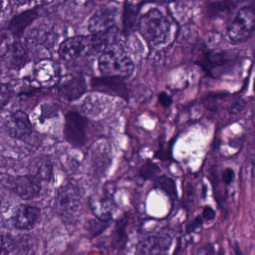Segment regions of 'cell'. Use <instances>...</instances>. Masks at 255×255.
Segmentation results:
<instances>
[{"label": "cell", "mask_w": 255, "mask_h": 255, "mask_svg": "<svg viewBox=\"0 0 255 255\" xmlns=\"http://www.w3.org/2000/svg\"><path fill=\"white\" fill-rule=\"evenodd\" d=\"M140 35L150 47H158L166 42L171 31L169 19L156 8L141 15L138 21Z\"/></svg>", "instance_id": "2"}, {"label": "cell", "mask_w": 255, "mask_h": 255, "mask_svg": "<svg viewBox=\"0 0 255 255\" xmlns=\"http://www.w3.org/2000/svg\"><path fill=\"white\" fill-rule=\"evenodd\" d=\"M89 120L77 112H69L65 116L64 136L74 147H82L87 140Z\"/></svg>", "instance_id": "6"}, {"label": "cell", "mask_w": 255, "mask_h": 255, "mask_svg": "<svg viewBox=\"0 0 255 255\" xmlns=\"http://www.w3.org/2000/svg\"><path fill=\"white\" fill-rule=\"evenodd\" d=\"M41 180L34 177L32 174L17 176L10 181L11 190L16 195L25 201L36 198L41 191Z\"/></svg>", "instance_id": "10"}, {"label": "cell", "mask_w": 255, "mask_h": 255, "mask_svg": "<svg viewBox=\"0 0 255 255\" xmlns=\"http://www.w3.org/2000/svg\"><path fill=\"white\" fill-rule=\"evenodd\" d=\"M98 68L103 76L128 78L133 74L135 65L120 43L107 46L98 58Z\"/></svg>", "instance_id": "1"}, {"label": "cell", "mask_w": 255, "mask_h": 255, "mask_svg": "<svg viewBox=\"0 0 255 255\" xmlns=\"http://www.w3.org/2000/svg\"><path fill=\"white\" fill-rule=\"evenodd\" d=\"M172 239L168 234H156L143 239L136 246L138 255L165 254L169 250Z\"/></svg>", "instance_id": "12"}, {"label": "cell", "mask_w": 255, "mask_h": 255, "mask_svg": "<svg viewBox=\"0 0 255 255\" xmlns=\"http://www.w3.org/2000/svg\"><path fill=\"white\" fill-rule=\"evenodd\" d=\"M231 53L226 51L207 50L203 52L202 54L198 56L196 64L199 65L207 74L213 76L214 70L225 65L231 61Z\"/></svg>", "instance_id": "14"}, {"label": "cell", "mask_w": 255, "mask_h": 255, "mask_svg": "<svg viewBox=\"0 0 255 255\" xmlns=\"http://www.w3.org/2000/svg\"><path fill=\"white\" fill-rule=\"evenodd\" d=\"M142 3L132 0H125L123 10V29L122 34L128 37L133 32L136 24L137 17Z\"/></svg>", "instance_id": "19"}, {"label": "cell", "mask_w": 255, "mask_h": 255, "mask_svg": "<svg viewBox=\"0 0 255 255\" xmlns=\"http://www.w3.org/2000/svg\"><path fill=\"white\" fill-rule=\"evenodd\" d=\"M203 222H204V219H203L202 216H196L192 222H189V223L186 225V234H192V233L195 232L196 230H198V228L202 226Z\"/></svg>", "instance_id": "30"}, {"label": "cell", "mask_w": 255, "mask_h": 255, "mask_svg": "<svg viewBox=\"0 0 255 255\" xmlns=\"http://www.w3.org/2000/svg\"><path fill=\"white\" fill-rule=\"evenodd\" d=\"M41 216V210L30 204H20L14 216V226L20 231L33 228Z\"/></svg>", "instance_id": "15"}, {"label": "cell", "mask_w": 255, "mask_h": 255, "mask_svg": "<svg viewBox=\"0 0 255 255\" xmlns=\"http://www.w3.org/2000/svg\"><path fill=\"white\" fill-rule=\"evenodd\" d=\"M128 216L125 215L119 218L116 222L113 235H112V246L116 251H122L125 249L128 242L126 228L128 224Z\"/></svg>", "instance_id": "21"}, {"label": "cell", "mask_w": 255, "mask_h": 255, "mask_svg": "<svg viewBox=\"0 0 255 255\" xmlns=\"http://www.w3.org/2000/svg\"><path fill=\"white\" fill-rule=\"evenodd\" d=\"M12 98V91L8 85L0 83V111L3 110Z\"/></svg>", "instance_id": "28"}, {"label": "cell", "mask_w": 255, "mask_h": 255, "mask_svg": "<svg viewBox=\"0 0 255 255\" xmlns=\"http://www.w3.org/2000/svg\"><path fill=\"white\" fill-rule=\"evenodd\" d=\"M16 249L15 240L9 236L0 234V255H9Z\"/></svg>", "instance_id": "25"}, {"label": "cell", "mask_w": 255, "mask_h": 255, "mask_svg": "<svg viewBox=\"0 0 255 255\" xmlns=\"http://www.w3.org/2000/svg\"><path fill=\"white\" fill-rule=\"evenodd\" d=\"M59 107L56 104H46L41 107V113L40 119L44 122L46 119H51L57 115Z\"/></svg>", "instance_id": "29"}, {"label": "cell", "mask_w": 255, "mask_h": 255, "mask_svg": "<svg viewBox=\"0 0 255 255\" xmlns=\"http://www.w3.org/2000/svg\"><path fill=\"white\" fill-rule=\"evenodd\" d=\"M81 207L78 189L72 183H68L58 189L56 209L62 219L71 220L79 213Z\"/></svg>", "instance_id": "4"}, {"label": "cell", "mask_w": 255, "mask_h": 255, "mask_svg": "<svg viewBox=\"0 0 255 255\" xmlns=\"http://www.w3.org/2000/svg\"><path fill=\"white\" fill-rule=\"evenodd\" d=\"M43 1L46 4H56L65 2L66 0H43Z\"/></svg>", "instance_id": "38"}, {"label": "cell", "mask_w": 255, "mask_h": 255, "mask_svg": "<svg viewBox=\"0 0 255 255\" xmlns=\"http://www.w3.org/2000/svg\"><path fill=\"white\" fill-rule=\"evenodd\" d=\"M91 87L95 92L119 97L126 101H128L129 98L128 86L124 81V79L120 77L110 76L95 77L91 80Z\"/></svg>", "instance_id": "9"}, {"label": "cell", "mask_w": 255, "mask_h": 255, "mask_svg": "<svg viewBox=\"0 0 255 255\" xmlns=\"http://www.w3.org/2000/svg\"><path fill=\"white\" fill-rule=\"evenodd\" d=\"M14 36L9 31L0 30V58L6 53L11 44L14 42Z\"/></svg>", "instance_id": "27"}, {"label": "cell", "mask_w": 255, "mask_h": 255, "mask_svg": "<svg viewBox=\"0 0 255 255\" xmlns=\"http://www.w3.org/2000/svg\"><path fill=\"white\" fill-rule=\"evenodd\" d=\"M59 35L54 25L41 23L32 27L26 35V44L32 49L50 50L57 42Z\"/></svg>", "instance_id": "7"}, {"label": "cell", "mask_w": 255, "mask_h": 255, "mask_svg": "<svg viewBox=\"0 0 255 255\" xmlns=\"http://www.w3.org/2000/svg\"><path fill=\"white\" fill-rule=\"evenodd\" d=\"M216 213L214 209L210 206H205L204 208L203 209L202 211V218L207 221L214 220L216 218Z\"/></svg>", "instance_id": "34"}, {"label": "cell", "mask_w": 255, "mask_h": 255, "mask_svg": "<svg viewBox=\"0 0 255 255\" xmlns=\"http://www.w3.org/2000/svg\"><path fill=\"white\" fill-rule=\"evenodd\" d=\"M2 59L10 69L19 70L29 62V55L26 47L18 41H14Z\"/></svg>", "instance_id": "16"}, {"label": "cell", "mask_w": 255, "mask_h": 255, "mask_svg": "<svg viewBox=\"0 0 255 255\" xmlns=\"http://www.w3.org/2000/svg\"><path fill=\"white\" fill-rule=\"evenodd\" d=\"M160 172L161 168L159 165L150 159H147L140 168L139 176L144 180H149L157 177Z\"/></svg>", "instance_id": "24"}, {"label": "cell", "mask_w": 255, "mask_h": 255, "mask_svg": "<svg viewBox=\"0 0 255 255\" xmlns=\"http://www.w3.org/2000/svg\"><path fill=\"white\" fill-rule=\"evenodd\" d=\"M87 89L86 80L82 76H71L58 87V94L64 101L71 102L81 98Z\"/></svg>", "instance_id": "13"}, {"label": "cell", "mask_w": 255, "mask_h": 255, "mask_svg": "<svg viewBox=\"0 0 255 255\" xmlns=\"http://www.w3.org/2000/svg\"><path fill=\"white\" fill-rule=\"evenodd\" d=\"M215 253L214 246L211 243H207L198 249V255H213Z\"/></svg>", "instance_id": "35"}, {"label": "cell", "mask_w": 255, "mask_h": 255, "mask_svg": "<svg viewBox=\"0 0 255 255\" xmlns=\"http://www.w3.org/2000/svg\"><path fill=\"white\" fill-rule=\"evenodd\" d=\"M207 187H206V186H203V193L201 194L202 195L203 198H206V195H207Z\"/></svg>", "instance_id": "40"}, {"label": "cell", "mask_w": 255, "mask_h": 255, "mask_svg": "<svg viewBox=\"0 0 255 255\" xmlns=\"http://www.w3.org/2000/svg\"><path fill=\"white\" fill-rule=\"evenodd\" d=\"M156 187L165 192L172 201H175L178 198V193H177V186H176L175 182L173 179L168 176H159L156 178Z\"/></svg>", "instance_id": "23"}, {"label": "cell", "mask_w": 255, "mask_h": 255, "mask_svg": "<svg viewBox=\"0 0 255 255\" xmlns=\"http://www.w3.org/2000/svg\"><path fill=\"white\" fill-rule=\"evenodd\" d=\"M101 2H112V1H115V0H99Z\"/></svg>", "instance_id": "41"}, {"label": "cell", "mask_w": 255, "mask_h": 255, "mask_svg": "<svg viewBox=\"0 0 255 255\" xmlns=\"http://www.w3.org/2000/svg\"><path fill=\"white\" fill-rule=\"evenodd\" d=\"M245 107H246V101L243 99L238 100L237 102L234 103L231 106L229 110L230 115L235 116V115L238 114L245 108Z\"/></svg>", "instance_id": "32"}, {"label": "cell", "mask_w": 255, "mask_h": 255, "mask_svg": "<svg viewBox=\"0 0 255 255\" xmlns=\"http://www.w3.org/2000/svg\"><path fill=\"white\" fill-rule=\"evenodd\" d=\"M29 171L41 182L50 181L53 174V162L48 156H38L31 162Z\"/></svg>", "instance_id": "18"}, {"label": "cell", "mask_w": 255, "mask_h": 255, "mask_svg": "<svg viewBox=\"0 0 255 255\" xmlns=\"http://www.w3.org/2000/svg\"><path fill=\"white\" fill-rule=\"evenodd\" d=\"M6 1L5 0H0V17H2L4 11L6 8Z\"/></svg>", "instance_id": "36"}, {"label": "cell", "mask_w": 255, "mask_h": 255, "mask_svg": "<svg viewBox=\"0 0 255 255\" xmlns=\"http://www.w3.org/2000/svg\"><path fill=\"white\" fill-rule=\"evenodd\" d=\"M1 204H2V201H1V198H0V206H1Z\"/></svg>", "instance_id": "42"}, {"label": "cell", "mask_w": 255, "mask_h": 255, "mask_svg": "<svg viewBox=\"0 0 255 255\" xmlns=\"http://www.w3.org/2000/svg\"><path fill=\"white\" fill-rule=\"evenodd\" d=\"M235 177V172L231 168H227L222 173V180L226 186H229Z\"/></svg>", "instance_id": "31"}, {"label": "cell", "mask_w": 255, "mask_h": 255, "mask_svg": "<svg viewBox=\"0 0 255 255\" xmlns=\"http://www.w3.org/2000/svg\"><path fill=\"white\" fill-rule=\"evenodd\" d=\"M255 13L254 3L240 8L227 29L231 42L239 44L247 41L255 31Z\"/></svg>", "instance_id": "3"}, {"label": "cell", "mask_w": 255, "mask_h": 255, "mask_svg": "<svg viewBox=\"0 0 255 255\" xmlns=\"http://www.w3.org/2000/svg\"><path fill=\"white\" fill-rule=\"evenodd\" d=\"M7 133L11 138L23 140L29 137L32 132V125L29 116L22 110L11 113L7 119Z\"/></svg>", "instance_id": "11"}, {"label": "cell", "mask_w": 255, "mask_h": 255, "mask_svg": "<svg viewBox=\"0 0 255 255\" xmlns=\"http://www.w3.org/2000/svg\"><path fill=\"white\" fill-rule=\"evenodd\" d=\"M14 1L18 5H28L32 2V0H14Z\"/></svg>", "instance_id": "37"}, {"label": "cell", "mask_w": 255, "mask_h": 255, "mask_svg": "<svg viewBox=\"0 0 255 255\" xmlns=\"http://www.w3.org/2000/svg\"><path fill=\"white\" fill-rule=\"evenodd\" d=\"M38 16V11L35 9L23 11L11 19L8 24V30L11 32L14 38H21L26 28L36 20Z\"/></svg>", "instance_id": "17"}, {"label": "cell", "mask_w": 255, "mask_h": 255, "mask_svg": "<svg viewBox=\"0 0 255 255\" xmlns=\"http://www.w3.org/2000/svg\"><path fill=\"white\" fill-rule=\"evenodd\" d=\"M110 222H105V221L98 219V218L95 219H92L89 223V231L92 237H97V236L104 232L109 226H110Z\"/></svg>", "instance_id": "26"}, {"label": "cell", "mask_w": 255, "mask_h": 255, "mask_svg": "<svg viewBox=\"0 0 255 255\" xmlns=\"http://www.w3.org/2000/svg\"><path fill=\"white\" fill-rule=\"evenodd\" d=\"M119 9L116 5H107L100 8L89 20V31L91 35L117 33L119 32L116 24Z\"/></svg>", "instance_id": "5"}, {"label": "cell", "mask_w": 255, "mask_h": 255, "mask_svg": "<svg viewBox=\"0 0 255 255\" xmlns=\"http://www.w3.org/2000/svg\"><path fill=\"white\" fill-rule=\"evenodd\" d=\"M59 57L71 62L86 55H93L90 36H75L67 38L59 46Z\"/></svg>", "instance_id": "8"}, {"label": "cell", "mask_w": 255, "mask_h": 255, "mask_svg": "<svg viewBox=\"0 0 255 255\" xmlns=\"http://www.w3.org/2000/svg\"><path fill=\"white\" fill-rule=\"evenodd\" d=\"M153 2H158V3H169V2H173L174 0H149Z\"/></svg>", "instance_id": "39"}, {"label": "cell", "mask_w": 255, "mask_h": 255, "mask_svg": "<svg viewBox=\"0 0 255 255\" xmlns=\"http://www.w3.org/2000/svg\"><path fill=\"white\" fill-rule=\"evenodd\" d=\"M158 99L161 105L165 108H168L171 107L173 103L172 98L166 92H162L158 95Z\"/></svg>", "instance_id": "33"}, {"label": "cell", "mask_w": 255, "mask_h": 255, "mask_svg": "<svg viewBox=\"0 0 255 255\" xmlns=\"http://www.w3.org/2000/svg\"><path fill=\"white\" fill-rule=\"evenodd\" d=\"M235 8V3L232 0H214L206 2L204 11L207 17L214 19L232 12Z\"/></svg>", "instance_id": "20"}, {"label": "cell", "mask_w": 255, "mask_h": 255, "mask_svg": "<svg viewBox=\"0 0 255 255\" xmlns=\"http://www.w3.org/2000/svg\"><path fill=\"white\" fill-rule=\"evenodd\" d=\"M91 207L96 218L105 222H110L113 219V204L109 198H102L98 201H91Z\"/></svg>", "instance_id": "22"}]
</instances>
